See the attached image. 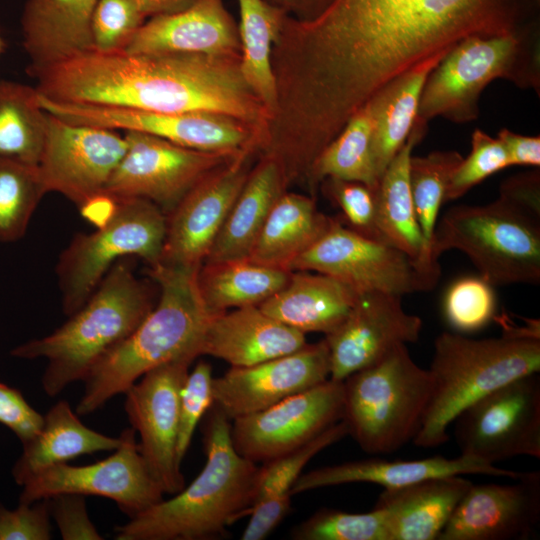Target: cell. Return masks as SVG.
<instances>
[{"label":"cell","instance_id":"39","mask_svg":"<svg viewBox=\"0 0 540 540\" xmlns=\"http://www.w3.org/2000/svg\"><path fill=\"white\" fill-rule=\"evenodd\" d=\"M45 194L37 165L0 158L1 242H13L23 237Z\"/></svg>","mask_w":540,"mask_h":540},{"label":"cell","instance_id":"45","mask_svg":"<svg viewBox=\"0 0 540 540\" xmlns=\"http://www.w3.org/2000/svg\"><path fill=\"white\" fill-rule=\"evenodd\" d=\"M213 378L211 365L199 361L193 370L188 372L181 388L176 445L177 460L180 464L190 447L197 425L213 404Z\"/></svg>","mask_w":540,"mask_h":540},{"label":"cell","instance_id":"22","mask_svg":"<svg viewBox=\"0 0 540 540\" xmlns=\"http://www.w3.org/2000/svg\"><path fill=\"white\" fill-rule=\"evenodd\" d=\"M512 484H471L437 540H525L540 522V472Z\"/></svg>","mask_w":540,"mask_h":540},{"label":"cell","instance_id":"58","mask_svg":"<svg viewBox=\"0 0 540 540\" xmlns=\"http://www.w3.org/2000/svg\"><path fill=\"white\" fill-rule=\"evenodd\" d=\"M327 1H328V0H324V3L326 4V3H327ZM325 4H324V5H325Z\"/></svg>","mask_w":540,"mask_h":540},{"label":"cell","instance_id":"21","mask_svg":"<svg viewBox=\"0 0 540 540\" xmlns=\"http://www.w3.org/2000/svg\"><path fill=\"white\" fill-rule=\"evenodd\" d=\"M421 330V318L404 310L401 296L380 291L359 293L344 320L325 335L330 379L344 381L396 345L417 342Z\"/></svg>","mask_w":540,"mask_h":540},{"label":"cell","instance_id":"42","mask_svg":"<svg viewBox=\"0 0 540 540\" xmlns=\"http://www.w3.org/2000/svg\"><path fill=\"white\" fill-rule=\"evenodd\" d=\"M346 435H348V428L341 420L304 445L263 463L259 467L253 503L269 493L290 492L306 464L316 454L340 441Z\"/></svg>","mask_w":540,"mask_h":540},{"label":"cell","instance_id":"31","mask_svg":"<svg viewBox=\"0 0 540 540\" xmlns=\"http://www.w3.org/2000/svg\"><path fill=\"white\" fill-rule=\"evenodd\" d=\"M312 197L284 192L273 205L247 259L290 271L293 262L331 225Z\"/></svg>","mask_w":540,"mask_h":540},{"label":"cell","instance_id":"52","mask_svg":"<svg viewBox=\"0 0 540 540\" xmlns=\"http://www.w3.org/2000/svg\"><path fill=\"white\" fill-rule=\"evenodd\" d=\"M497 138L507 152L510 166H540L539 136H524L503 128L498 132Z\"/></svg>","mask_w":540,"mask_h":540},{"label":"cell","instance_id":"25","mask_svg":"<svg viewBox=\"0 0 540 540\" xmlns=\"http://www.w3.org/2000/svg\"><path fill=\"white\" fill-rule=\"evenodd\" d=\"M307 344L305 334L246 306L213 314L206 326L201 355L248 367L295 352Z\"/></svg>","mask_w":540,"mask_h":540},{"label":"cell","instance_id":"12","mask_svg":"<svg viewBox=\"0 0 540 540\" xmlns=\"http://www.w3.org/2000/svg\"><path fill=\"white\" fill-rule=\"evenodd\" d=\"M290 271L326 274L359 293L397 296L429 291L440 278L400 249L362 236L338 219H332L325 234L293 262Z\"/></svg>","mask_w":540,"mask_h":540},{"label":"cell","instance_id":"8","mask_svg":"<svg viewBox=\"0 0 540 540\" xmlns=\"http://www.w3.org/2000/svg\"><path fill=\"white\" fill-rule=\"evenodd\" d=\"M342 420L369 454L394 452L418 433L432 391L428 369L417 365L405 344L344 381Z\"/></svg>","mask_w":540,"mask_h":540},{"label":"cell","instance_id":"10","mask_svg":"<svg viewBox=\"0 0 540 540\" xmlns=\"http://www.w3.org/2000/svg\"><path fill=\"white\" fill-rule=\"evenodd\" d=\"M115 200L111 218L90 234H77L59 256L56 273L68 316L87 302L120 259L138 256L153 266L161 258L167 228L163 210L143 198Z\"/></svg>","mask_w":540,"mask_h":540},{"label":"cell","instance_id":"30","mask_svg":"<svg viewBox=\"0 0 540 540\" xmlns=\"http://www.w3.org/2000/svg\"><path fill=\"white\" fill-rule=\"evenodd\" d=\"M286 186L278 163L264 156L250 171L204 262L248 258L273 205L286 192Z\"/></svg>","mask_w":540,"mask_h":540},{"label":"cell","instance_id":"6","mask_svg":"<svg viewBox=\"0 0 540 540\" xmlns=\"http://www.w3.org/2000/svg\"><path fill=\"white\" fill-rule=\"evenodd\" d=\"M432 391L413 442L434 448L448 440V427L469 405L524 375L540 370V339H472L443 332L434 341L429 367Z\"/></svg>","mask_w":540,"mask_h":540},{"label":"cell","instance_id":"56","mask_svg":"<svg viewBox=\"0 0 540 540\" xmlns=\"http://www.w3.org/2000/svg\"><path fill=\"white\" fill-rule=\"evenodd\" d=\"M269 1V0H268ZM273 4L282 7L287 11V9L309 11L308 17L317 13L323 6L324 0H271Z\"/></svg>","mask_w":540,"mask_h":540},{"label":"cell","instance_id":"16","mask_svg":"<svg viewBox=\"0 0 540 540\" xmlns=\"http://www.w3.org/2000/svg\"><path fill=\"white\" fill-rule=\"evenodd\" d=\"M343 411V381L329 378L267 409L233 419L232 444L242 457L265 463L304 445L341 421Z\"/></svg>","mask_w":540,"mask_h":540},{"label":"cell","instance_id":"49","mask_svg":"<svg viewBox=\"0 0 540 540\" xmlns=\"http://www.w3.org/2000/svg\"><path fill=\"white\" fill-rule=\"evenodd\" d=\"M42 423L43 415L26 401L21 391L0 382V424L23 444L39 432Z\"/></svg>","mask_w":540,"mask_h":540},{"label":"cell","instance_id":"46","mask_svg":"<svg viewBox=\"0 0 540 540\" xmlns=\"http://www.w3.org/2000/svg\"><path fill=\"white\" fill-rule=\"evenodd\" d=\"M324 180L328 182L329 196L341 209L345 223L341 222L362 236L386 242L377 226L376 190L356 181Z\"/></svg>","mask_w":540,"mask_h":540},{"label":"cell","instance_id":"17","mask_svg":"<svg viewBox=\"0 0 540 540\" xmlns=\"http://www.w3.org/2000/svg\"><path fill=\"white\" fill-rule=\"evenodd\" d=\"M127 146L115 130L72 124L48 113L37 165L46 193H60L80 207L103 193Z\"/></svg>","mask_w":540,"mask_h":540},{"label":"cell","instance_id":"9","mask_svg":"<svg viewBox=\"0 0 540 540\" xmlns=\"http://www.w3.org/2000/svg\"><path fill=\"white\" fill-rule=\"evenodd\" d=\"M463 252L492 286L540 282V221L499 198L450 208L437 222L431 255Z\"/></svg>","mask_w":540,"mask_h":540},{"label":"cell","instance_id":"48","mask_svg":"<svg viewBox=\"0 0 540 540\" xmlns=\"http://www.w3.org/2000/svg\"><path fill=\"white\" fill-rule=\"evenodd\" d=\"M50 514L64 540H102L89 518L85 496L64 493L49 498Z\"/></svg>","mask_w":540,"mask_h":540},{"label":"cell","instance_id":"1","mask_svg":"<svg viewBox=\"0 0 540 540\" xmlns=\"http://www.w3.org/2000/svg\"><path fill=\"white\" fill-rule=\"evenodd\" d=\"M539 0H328L285 17L278 69L298 111L341 130L396 77L462 40L530 31Z\"/></svg>","mask_w":540,"mask_h":540},{"label":"cell","instance_id":"47","mask_svg":"<svg viewBox=\"0 0 540 540\" xmlns=\"http://www.w3.org/2000/svg\"><path fill=\"white\" fill-rule=\"evenodd\" d=\"M50 517L49 498L19 502L15 509L0 504V540H49Z\"/></svg>","mask_w":540,"mask_h":540},{"label":"cell","instance_id":"41","mask_svg":"<svg viewBox=\"0 0 540 540\" xmlns=\"http://www.w3.org/2000/svg\"><path fill=\"white\" fill-rule=\"evenodd\" d=\"M493 287L480 276L455 280L443 299L447 323L458 333H470L485 327L496 316Z\"/></svg>","mask_w":540,"mask_h":540},{"label":"cell","instance_id":"7","mask_svg":"<svg viewBox=\"0 0 540 540\" xmlns=\"http://www.w3.org/2000/svg\"><path fill=\"white\" fill-rule=\"evenodd\" d=\"M539 29L459 42L427 76L415 123L443 117L456 123L475 120L483 90L496 79L540 92Z\"/></svg>","mask_w":540,"mask_h":540},{"label":"cell","instance_id":"36","mask_svg":"<svg viewBox=\"0 0 540 540\" xmlns=\"http://www.w3.org/2000/svg\"><path fill=\"white\" fill-rule=\"evenodd\" d=\"M47 119L36 88L0 79V158L38 165Z\"/></svg>","mask_w":540,"mask_h":540},{"label":"cell","instance_id":"34","mask_svg":"<svg viewBox=\"0 0 540 540\" xmlns=\"http://www.w3.org/2000/svg\"><path fill=\"white\" fill-rule=\"evenodd\" d=\"M240 69L254 94L271 114L278 106L272 48L279 40L286 10L268 0H237ZM270 123V122H269Z\"/></svg>","mask_w":540,"mask_h":540},{"label":"cell","instance_id":"33","mask_svg":"<svg viewBox=\"0 0 540 540\" xmlns=\"http://www.w3.org/2000/svg\"><path fill=\"white\" fill-rule=\"evenodd\" d=\"M445 56L437 55L396 77L369 101L371 151L380 179L413 128L427 76Z\"/></svg>","mask_w":540,"mask_h":540},{"label":"cell","instance_id":"14","mask_svg":"<svg viewBox=\"0 0 540 540\" xmlns=\"http://www.w3.org/2000/svg\"><path fill=\"white\" fill-rule=\"evenodd\" d=\"M121 444L109 457L84 466L61 463L28 479L21 487L19 502L32 503L58 494L71 493L111 499L129 519L164 498L151 474L130 427L121 434Z\"/></svg>","mask_w":540,"mask_h":540},{"label":"cell","instance_id":"44","mask_svg":"<svg viewBox=\"0 0 540 540\" xmlns=\"http://www.w3.org/2000/svg\"><path fill=\"white\" fill-rule=\"evenodd\" d=\"M509 166L501 141L475 129L471 136V151L454 171L445 191L444 203L460 198L473 186Z\"/></svg>","mask_w":540,"mask_h":540},{"label":"cell","instance_id":"53","mask_svg":"<svg viewBox=\"0 0 540 540\" xmlns=\"http://www.w3.org/2000/svg\"><path fill=\"white\" fill-rule=\"evenodd\" d=\"M115 208L116 200L104 193L89 199L79 207L83 217L97 227L111 218Z\"/></svg>","mask_w":540,"mask_h":540},{"label":"cell","instance_id":"35","mask_svg":"<svg viewBox=\"0 0 540 540\" xmlns=\"http://www.w3.org/2000/svg\"><path fill=\"white\" fill-rule=\"evenodd\" d=\"M291 271L235 259L204 262L197 271V286L211 314L246 306H259L279 292Z\"/></svg>","mask_w":540,"mask_h":540},{"label":"cell","instance_id":"54","mask_svg":"<svg viewBox=\"0 0 540 540\" xmlns=\"http://www.w3.org/2000/svg\"><path fill=\"white\" fill-rule=\"evenodd\" d=\"M501 325L504 336L511 338H529L540 339V321L539 319L525 318L524 324L519 325L513 321L509 315L502 312L501 315L495 316Z\"/></svg>","mask_w":540,"mask_h":540},{"label":"cell","instance_id":"3","mask_svg":"<svg viewBox=\"0 0 540 540\" xmlns=\"http://www.w3.org/2000/svg\"><path fill=\"white\" fill-rule=\"evenodd\" d=\"M198 269L161 263L150 266L148 274L161 290L158 304L91 368L76 407L79 416L89 415L114 396L124 394L157 366L201 356L204 332L213 314L200 296Z\"/></svg>","mask_w":540,"mask_h":540},{"label":"cell","instance_id":"26","mask_svg":"<svg viewBox=\"0 0 540 540\" xmlns=\"http://www.w3.org/2000/svg\"><path fill=\"white\" fill-rule=\"evenodd\" d=\"M98 0H27L21 16L28 73L92 48L90 23Z\"/></svg>","mask_w":540,"mask_h":540},{"label":"cell","instance_id":"55","mask_svg":"<svg viewBox=\"0 0 540 540\" xmlns=\"http://www.w3.org/2000/svg\"><path fill=\"white\" fill-rule=\"evenodd\" d=\"M146 18L184 11L199 0H135Z\"/></svg>","mask_w":540,"mask_h":540},{"label":"cell","instance_id":"13","mask_svg":"<svg viewBox=\"0 0 540 540\" xmlns=\"http://www.w3.org/2000/svg\"><path fill=\"white\" fill-rule=\"evenodd\" d=\"M453 423L460 455L493 465L516 456L540 458L539 372L486 394Z\"/></svg>","mask_w":540,"mask_h":540},{"label":"cell","instance_id":"32","mask_svg":"<svg viewBox=\"0 0 540 540\" xmlns=\"http://www.w3.org/2000/svg\"><path fill=\"white\" fill-rule=\"evenodd\" d=\"M425 129L414 123L406 141L382 174L376 190V220L382 237L417 260L424 269L425 244L413 205L409 168L412 151L423 138Z\"/></svg>","mask_w":540,"mask_h":540},{"label":"cell","instance_id":"37","mask_svg":"<svg viewBox=\"0 0 540 540\" xmlns=\"http://www.w3.org/2000/svg\"><path fill=\"white\" fill-rule=\"evenodd\" d=\"M372 110L367 102L348 120L338 136L314 162L308 181L312 185L335 178L356 181L377 190V174L372 151Z\"/></svg>","mask_w":540,"mask_h":540},{"label":"cell","instance_id":"24","mask_svg":"<svg viewBox=\"0 0 540 540\" xmlns=\"http://www.w3.org/2000/svg\"><path fill=\"white\" fill-rule=\"evenodd\" d=\"M464 474L508 477L515 480L523 472L503 469L463 455L456 458L437 455L406 461L372 458L324 466L301 474L291 487L290 493L293 496L314 489L357 482L374 483L384 489H393L430 478Z\"/></svg>","mask_w":540,"mask_h":540},{"label":"cell","instance_id":"28","mask_svg":"<svg viewBox=\"0 0 540 540\" xmlns=\"http://www.w3.org/2000/svg\"><path fill=\"white\" fill-rule=\"evenodd\" d=\"M359 292L322 273L291 271L287 284L258 307L300 331H333L346 317Z\"/></svg>","mask_w":540,"mask_h":540},{"label":"cell","instance_id":"4","mask_svg":"<svg viewBox=\"0 0 540 540\" xmlns=\"http://www.w3.org/2000/svg\"><path fill=\"white\" fill-rule=\"evenodd\" d=\"M210 409L203 429L207 459L199 475L172 498L116 526V540L220 539L249 512L259 466L235 450L231 420L215 406Z\"/></svg>","mask_w":540,"mask_h":540},{"label":"cell","instance_id":"43","mask_svg":"<svg viewBox=\"0 0 540 540\" xmlns=\"http://www.w3.org/2000/svg\"><path fill=\"white\" fill-rule=\"evenodd\" d=\"M145 19L135 0H98L90 23L92 49L126 50Z\"/></svg>","mask_w":540,"mask_h":540},{"label":"cell","instance_id":"51","mask_svg":"<svg viewBox=\"0 0 540 540\" xmlns=\"http://www.w3.org/2000/svg\"><path fill=\"white\" fill-rule=\"evenodd\" d=\"M500 200L540 221V172L533 170L505 180L499 192Z\"/></svg>","mask_w":540,"mask_h":540},{"label":"cell","instance_id":"15","mask_svg":"<svg viewBox=\"0 0 540 540\" xmlns=\"http://www.w3.org/2000/svg\"><path fill=\"white\" fill-rule=\"evenodd\" d=\"M124 136L127 150L103 193L113 199H147L166 216L199 180L239 156L189 149L137 131Z\"/></svg>","mask_w":540,"mask_h":540},{"label":"cell","instance_id":"23","mask_svg":"<svg viewBox=\"0 0 540 540\" xmlns=\"http://www.w3.org/2000/svg\"><path fill=\"white\" fill-rule=\"evenodd\" d=\"M125 51L240 56L238 26L224 0H199L184 11L145 21Z\"/></svg>","mask_w":540,"mask_h":540},{"label":"cell","instance_id":"5","mask_svg":"<svg viewBox=\"0 0 540 540\" xmlns=\"http://www.w3.org/2000/svg\"><path fill=\"white\" fill-rule=\"evenodd\" d=\"M153 307L148 287L122 258L63 325L16 346L10 354L28 360L45 358L42 388L55 397L70 384L83 381L97 361L126 339Z\"/></svg>","mask_w":540,"mask_h":540},{"label":"cell","instance_id":"50","mask_svg":"<svg viewBox=\"0 0 540 540\" xmlns=\"http://www.w3.org/2000/svg\"><path fill=\"white\" fill-rule=\"evenodd\" d=\"M291 496L290 492H278L255 500L248 512L249 522L240 539H265L290 512Z\"/></svg>","mask_w":540,"mask_h":540},{"label":"cell","instance_id":"40","mask_svg":"<svg viewBox=\"0 0 540 540\" xmlns=\"http://www.w3.org/2000/svg\"><path fill=\"white\" fill-rule=\"evenodd\" d=\"M294 540H390L384 513L377 508L348 513L323 508L302 521L291 532Z\"/></svg>","mask_w":540,"mask_h":540},{"label":"cell","instance_id":"11","mask_svg":"<svg viewBox=\"0 0 540 540\" xmlns=\"http://www.w3.org/2000/svg\"><path fill=\"white\" fill-rule=\"evenodd\" d=\"M39 102L45 111L72 124L142 132L198 151L240 155L253 152L262 141L261 135L252 126L220 113H163L66 103L50 100L40 94Z\"/></svg>","mask_w":540,"mask_h":540},{"label":"cell","instance_id":"38","mask_svg":"<svg viewBox=\"0 0 540 540\" xmlns=\"http://www.w3.org/2000/svg\"><path fill=\"white\" fill-rule=\"evenodd\" d=\"M463 156L457 151H434L426 156H411L409 177L413 205L424 238L423 266L441 274L439 262L431 255L438 215L447 185Z\"/></svg>","mask_w":540,"mask_h":540},{"label":"cell","instance_id":"57","mask_svg":"<svg viewBox=\"0 0 540 540\" xmlns=\"http://www.w3.org/2000/svg\"><path fill=\"white\" fill-rule=\"evenodd\" d=\"M4 49H5V41H4L3 37L0 34V54L3 53Z\"/></svg>","mask_w":540,"mask_h":540},{"label":"cell","instance_id":"27","mask_svg":"<svg viewBox=\"0 0 540 540\" xmlns=\"http://www.w3.org/2000/svg\"><path fill=\"white\" fill-rule=\"evenodd\" d=\"M471 484L458 475L384 489L374 508L384 513L390 540H437Z\"/></svg>","mask_w":540,"mask_h":540},{"label":"cell","instance_id":"20","mask_svg":"<svg viewBox=\"0 0 540 540\" xmlns=\"http://www.w3.org/2000/svg\"><path fill=\"white\" fill-rule=\"evenodd\" d=\"M325 339L248 367H231L213 378V406L229 420L262 411L330 378Z\"/></svg>","mask_w":540,"mask_h":540},{"label":"cell","instance_id":"18","mask_svg":"<svg viewBox=\"0 0 540 540\" xmlns=\"http://www.w3.org/2000/svg\"><path fill=\"white\" fill-rule=\"evenodd\" d=\"M192 360L180 359L157 366L125 391L124 410L140 437L139 450L164 494L185 487L176 445L180 392Z\"/></svg>","mask_w":540,"mask_h":540},{"label":"cell","instance_id":"19","mask_svg":"<svg viewBox=\"0 0 540 540\" xmlns=\"http://www.w3.org/2000/svg\"><path fill=\"white\" fill-rule=\"evenodd\" d=\"M251 153H243L204 176L167 215L158 263L195 269L202 265L248 178Z\"/></svg>","mask_w":540,"mask_h":540},{"label":"cell","instance_id":"2","mask_svg":"<svg viewBox=\"0 0 540 540\" xmlns=\"http://www.w3.org/2000/svg\"><path fill=\"white\" fill-rule=\"evenodd\" d=\"M58 102L163 113L206 111L252 126L263 143L271 114L244 80L240 56L89 49L29 73Z\"/></svg>","mask_w":540,"mask_h":540},{"label":"cell","instance_id":"29","mask_svg":"<svg viewBox=\"0 0 540 540\" xmlns=\"http://www.w3.org/2000/svg\"><path fill=\"white\" fill-rule=\"evenodd\" d=\"M121 438L90 429L66 400L55 403L45 415L39 432L23 443L12 468L14 481L22 486L39 472L86 454L114 451Z\"/></svg>","mask_w":540,"mask_h":540}]
</instances>
